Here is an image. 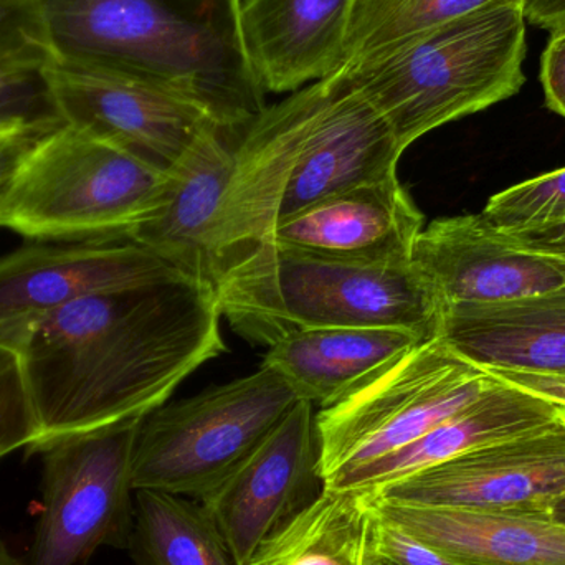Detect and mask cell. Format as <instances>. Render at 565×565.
I'll use <instances>...</instances> for the list:
<instances>
[{
  "label": "cell",
  "mask_w": 565,
  "mask_h": 565,
  "mask_svg": "<svg viewBox=\"0 0 565 565\" xmlns=\"http://www.w3.org/2000/svg\"><path fill=\"white\" fill-rule=\"evenodd\" d=\"M212 282L191 277L98 292L0 329L39 427L30 450L145 418L227 351Z\"/></svg>",
  "instance_id": "obj_1"
},
{
  "label": "cell",
  "mask_w": 565,
  "mask_h": 565,
  "mask_svg": "<svg viewBox=\"0 0 565 565\" xmlns=\"http://www.w3.org/2000/svg\"><path fill=\"white\" fill-rule=\"evenodd\" d=\"M35 7L52 55L184 86L237 131L267 106L242 55L232 0H35Z\"/></svg>",
  "instance_id": "obj_2"
},
{
  "label": "cell",
  "mask_w": 565,
  "mask_h": 565,
  "mask_svg": "<svg viewBox=\"0 0 565 565\" xmlns=\"http://www.w3.org/2000/svg\"><path fill=\"white\" fill-rule=\"evenodd\" d=\"M222 318L252 344L321 328L440 335L444 306L411 262L358 264L262 244L214 281Z\"/></svg>",
  "instance_id": "obj_3"
},
{
  "label": "cell",
  "mask_w": 565,
  "mask_h": 565,
  "mask_svg": "<svg viewBox=\"0 0 565 565\" xmlns=\"http://www.w3.org/2000/svg\"><path fill=\"white\" fill-rule=\"evenodd\" d=\"M526 25L523 0H510L388 43L341 72L405 151L434 129L520 93Z\"/></svg>",
  "instance_id": "obj_4"
},
{
  "label": "cell",
  "mask_w": 565,
  "mask_h": 565,
  "mask_svg": "<svg viewBox=\"0 0 565 565\" xmlns=\"http://www.w3.org/2000/svg\"><path fill=\"white\" fill-rule=\"evenodd\" d=\"M168 181V169L131 149L62 125L23 159L0 201V227L36 241H129Z\"/></svg>",
  "instance_id": "obj_5"
},
{
  "label": "cell",
  "mask_w": 565,
  "mask_h": 565,
  "mask_svg": "<svg viewBox=\"0 0 565 565\" xmlns=\"http://www.w3.org/2000/svg\"><path fill=\"white\" fill-rule=\"evenodd\" d=\"M301 401L274 369L149 412L136 435L132 487L201 501Z\"/></svg>",
  "instance_id": "obj_6"
},
{
  "label": "cell",
  "mask_w": 565,
  "mask_h": 565,
  "mask_svg": "<svg viewBox=\"0 0 565 565\" xmlns=\"http://www.w3.org/2000/svg\"><path fill=\"white\" fill-rule=\"evenodd\" d=\"M494 381L440 335L420 342L338 404L316 412L322 483L407 447L473 404Z\"/></svg>",
  "instance_id": "obj_7"
},
{
  "label": "cell",
  "mask_w": 565,
  "mask_h": 565,
  "mask_svg": "<svg viewBox=\"0 0 565 565\" xmlns=\"http://www.w3.org/2000/svg\"><path fill=\"white\" fill-rule=\"evenodd\" d=\"M138 420L56 438L42 455V514L26 565H82L102 547H128Z\"/></svg>",
  "instance_id": "obj_8"
},
{
  "label": "cell",
  "mask_w": 565,
  "mask_h": 565,
  "mask_svg": "<svg viewBox=\"0 0 565 565\" xmlns=\"http://www.w3.org/2000/svg\"><path fill=\"white\" fill-rule=\"evenodd\" d=\"M42 76L63 125L125 146L162 169L207 129L237 131L198 93L135 70L50 55Z\"/></svg>",
  "instance_id": "obj_9"
},
{
  "label": "cell",
  "mask_w": 565,
  "mask_h": 565,
  "mask_svg": "<svg viewBox=\"0 0 565 565\" xmlns=\"http://www.w3.org/2000/svg\"><path fill=\"white\" fill-rule=\"evenodd\" d=\"M305 93V122L277 224L322 199L397 174L405 152L387 119L341 70Z\"/></svg>",
  "instance_id": "obj_10"
},
{
  "label": "cell",
  "mask_w": 565,
  "mask_h": 565,
  "mask_svg": "<svg viewBox=\"0 0 565 565\" xmlns=\"http://www.w3.org/2000/svg\"><path fill=\"white\" fill-rule=\"evenodd\" d=\"M316 407L299 401L201 504L248 565L258 547L322 490Z\"/></svg>",
  "instance_id": "obj_11"
},
{
  "label": "cell",
  "mask_w": 565,
  "mask_h": 565,
  "mask_svg": "<svg viewBox=\"0 0 565 565\" xmlns=\"http://www.w3.org/2000/svg\"><path fill=\"white\" fill-rule=\"evenodd\" d=\"M374 491L392 503L550 514L565 494V430L498 441Z\"/></svg>",
  "instance_id": "obj_12"
},
{
  "label": "cell",
  "mask_w": 565,
  "mask_h": 565,
  "mask_svg": "<svg viewBox=\"0 0 565 565\" xmlns=\"http://www.w3.org/2000/svg\"><path fill=\"white\" fill-rule=\"evenodd\" d=\"M412 264L444 309L520 301L565 288V260L494 228L481 214L438 218L418 235Z\"/></svg>",
  "instance_id": "obj_13"
},
{
  "label": "cell",
  "mask_w": 565,
  "mask_h": 565,
  "mask_svg": "<svg viewBox=\"0 0 565 565\" xmlns=\"http://www.w3.org/2000/svg\"><path fill=\"white\" fill-rule=\"evenodd\" d=\"M181 277L129 241L23 247L0 258V329L85 296Z\"/></svg>",
  "instance_id": "obj_14"
},
{
  "label": "cell",
  "mask_w": 565,
  "mask_h": 565,
  "mask_svg": "<svg viewBox=\"0 0 565 565\" xmlns=\"http://www.w3.org/2000/svg\"><path fill=\"white\" fill-rule=\"evenodd\" d=\"M424 231L397 174L322 199L282 218L264 244L358 264L411 262Z\"/></svg>",
  "instance_id": "obj_15"
},
{
  "label": "cell",
  "mask_w": 565,
  "mask_h": 565,
  "mask_svg": "<svg viewBox=\"0 0 565 565\" xmlns=\"http://www.w3.org/2000/svg\"><path fill=\"white\" fill-rule=\"evenodd\" d=\"M355 0H242L238 43L265 93H292L344 66Z\"/></svg>",
  "instance_id": "obj_16"
},
{
  "label": "cell",
  "mask_w": 565,
  "mask_h": 565,
  "mask_svg": "<svg viewBox=\"0 0 565 565\" xmlns=\"http://www.w3.org/2000/svg\"><path fill=\"white\" fill-rule=\"evenodd\" d=\"M561 411L563 405L557 402L497 377L473 404L407 447L339 471L324 481V487L379 490L467 451L553 427L561 422Z\"/></svg>",
  "instance_id": "obj_17"
},
{
  "label": "cell",
  "mask_w": 565,
  "mask_h": 565,
  "mask_svg": "<svg viewBox=\"0 0 565 565\" xmlns=\"http://www.w3.org/2000/svg\"><path fill=\"white\" fill-rule=\"evenodd\" d=\"M244 131L211 128L168 169L164 199L129 235L188 277L212 282L211 234Z\"/></svg>",
  "instance_id": "obj_18"
},
{
  "label": "cell",
  "mask_w": 565,
  "mask_h": 565,
  "mask_svg": "<svg viewBox=\"0 0 565 565\" xmlns=\"http://www.w3.org/2000/svg\"><path fill=\"white\" fill-rule=\"evenodd\" d=\"M374 503L385 520L460 565H565V526L551 514L417 507L375 493Z\"/></svg>",
  "instance_id": "obj_19"
},
{
  "label": "cell",
  "mask_w": 565,
  "mask_h": 565,
  "mask_svg": "<svg viewBox=\"0 0 565 565\" xmlns=\"http://www.w3.org/2000/svg\"><path fill=\"white\" fill-rule=\"evenodd\" d=\"M440 338L487 371L565 372V288L520 301L444 309Z\"/></svg>",
  "instance_id": "obj_20"
},
{
  "label": "cell",
  "mask_w": 565,
  "mask_h": 565,
  "mask_svg": "<svg viewBox=\"0 0 565 565\" xmlns=\"http://www.w3.org/2000/svg\"><path fill=\"white\" fill-rule=\"evenodd\" d=\"M424 341L395 328L306 329L270 345L262 365L278 372L301 401L328 408Z\"/></svg>",
  "instance_id": "obj_21"
},
{
  "label": "cell",
  "mask_w": 565,
  "mask_h": 565,
  "mask_svg": "<svg viewBox=\"0 0 565 565\" xmlns=\"http://www.w3.org/2000/svg\"><path fill=\"white\" fill-rule=\"evenodd\" d=\"M371 490H322L275 531L248 565H371Z\"/></svg>",
  "instance_id": "obj_22"
},
{
  "label": "cell",
  "mask_w": 565,
  "mask_h": 565,
  "mask_svg": "<svg viewBox=\"0 0 565 565\" xmlns=\"http://www.w3.org/2000/svg\"><path fill=\"white\" fill-rule=\"evenodd\" d=\"M128 550L136 565H237L201 501L136 490Z\"/></svg>",
  "instance_id": "obj_23"
},
{
  "label": "cell",
  "mask_w": 565,
  "mask_h": 565,
  "mask_svg": "<svg viewBox=\"0 0 565 565\" xmlns=\"http://www.w3.org/2000/svg\"><path fill=\"white\" fill-rule=\"evenodd\" d=\"M501 2L510 0H355L344 66L388 43Z\"/></svg>",
  "instance_id": "obj_24"
},
{
  "label": "cell",
  "mask_w": 565,
  "mask_h": 565,
  "mask_svg": "<svg viewBox=\"0 0 565 565\" xmlns=\"http://www.w3.org/2000/svg\"><path fill=\"white\" fill-rule=\"evenodd\" d=\"M504 234L518 235L565 225V168L504 189L481 212Z\"/></svg>",
  "instance_id": "obj_25"
},
{
  "label": "cell",
  "mask_w": 565,
  "mask_h": 565,
  "mask_svg": "<svg viewBox=\"0 0 565 565\" xmlns=\"http://www.w3.org/2000/svg\"><path fill=\"white\" fill-rule=\"evenodd\" d=\"M39 427L15 352L0 362V460L7 455L32 448Z\"/></svg>",
  "instance_id": "obj_26"
},
{
  "label": "cell",
  "mask_w": 565,
  "mask_h": 565,
  "mask_svg": "<svg viewBox=\"0 0 565 565\" xmlns=\"http://www.w3.org/2000/svg\"><path fill=\"white\" fill-rule=\"evenodd\" d=\"M374 494V493H372ZM375 507V503H374ZM371 565H460L415 540L375 508L371 537Z\"/></svg>",
  "instance_id": "obj_27"
},
{
  "label": "cell",
  "mask_w": 565,
  "mask_h": 565,
  "mask_svg": "<svg viewBox=\"0 0 565 565\" xmlns=\"http://www.w3.org/2000/svg\"><path fill=\"white\" fill-rule=\"evenodd\" d=\"M540 78L547 108L565 119V25L551 32L541 60Z\"/></svg>",
  "instance_id": "obj_28"
},
{
  "label": "cell",
  "mask_w": 565,
  "mask_h": 565,
  "mask_svg": "<svg viewBox=\"0 0 565 565\" xmlns=\"http://www.w3.org/2000/svg\"><path fill=\"white\" fill-rule=\"evenodd\" d=\"M52 131L39 129H20V131L0 132V201L15 178L23 159L33 146Z\"/></svg>",
  "instance_id": "obj_29"
},
{
  "label": "cell",
  "mask_w": 565,
  "mask_h": 565,
  "mask_svg": "<svg viewBox=\"0 0 565 565\" xmlns=\"http://www.w3.org/2000/svg\"><path fill=\"white\" fill-rule=\"evenodd\" d=\"M487 371V369H484ZM524 391L565 404V372L559 374H527V372L488 371Z\"/></svg>",
  "instance_id": "obj_30"
},
{
  "label": "cell",
  "mask_w": 565,
  "mask_h": 565,
  "mask_svg": "<svg viewBox=\"0 0 565 565\" xmlns=\"http://www.w3.org/2000/svg\"><path fill=\"white\" fill-rule=\"evenodd\" d=\"M526 22L537 29L553 30L565 25V0H523Z\"/></svg>",
  "instance_id": "obj_31"
},
{
  "label": "cell",
  "mask_w": 565,
  "mask_h": 565,
  "mask_svg": "<svg viewBox=\"0 0 565 565\" xmlns=\"http://www.w3.org/2000/svg\"><path fill=\"white\" fill-rule=\"evenodd\" d=\"M513 237H516L523 244L530 245V247L540 248V250L557 255V257L565 260V225L564 227L530 232V234H518Z\"/></svg>",
  "instance_id": "obj_32"
},
{
  "label": "cell",
  "mask_w": 565,
  "mask_h": 565,
  "mask_svg": "<svg viewBox=\"0 0 565 565\" xmlns=\"http://www.w3.org/2000/svg\"><path fill=\"white\" fill-rule=\"evenodd\" d=\"M551 518L565 526V494L556 500L550 511Z\"/></svg>",
  "instance_id": "obj_33"
},
{
  "label": "cell",
  "mask_w": 565,
  "mask_h": 565,
  "mask_svg": "<svg viewBox=\"0 0 565 565\" xmlns=\"http://www.w3.org/2000/svg\"><path fill=\"white\" fill-rule=\"evenodd\" d=\"M0 565H23L22 561L17 559V557L10 553L9 547L6 546L2 540H0Z\"/></svg>",
  "instance_id": "obj_34"
},
{
  "label": "cell",
  "mask_w": 565,
  "mask_h": 565,
  "mask_svg": "<svg viewBox=\"0 0 565 565\" xmlns=\"http://www.w3.org/2000/svg\"><path fill=\"white\" fill-rule=\"evenodd\" d=\"M10 354H13V349L10 348L2 338H0V362H2L3 359L9 358Z\"/></svg>",
  "instance_id": "obj_35"
},
{
  "label": "cell",
  "mask_w": 565,
  "mask_h": 565,
  "mask_svg": "<svg viewBox=\"0 0 565 565\" xmlns=\"http://www.w3.org/2000/svg\"><path fill=\"white\" fill-rule=\"evenodd\" d=\"M561 405H563V411H561V425H563L564 430H565V404H561Z\"/></svg>",
  "instance_id": "obj_36"
},
{
  "label": "cell",
  "mask_w": 565,
  "mask_h": 565,
  "mask_svg": "<svg viewBox=\"0 0 565 565\" xmlns=\"http://www.w3.org/2000/svg\"><path fill=\"white\" fill-rule=\"evenodd\" d=\"M232 2H235V3H237V6H238V3H241V2H242V0H232Z\"/></svg>",
  "instance_id": "obj_37"
}]
</instances>
